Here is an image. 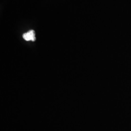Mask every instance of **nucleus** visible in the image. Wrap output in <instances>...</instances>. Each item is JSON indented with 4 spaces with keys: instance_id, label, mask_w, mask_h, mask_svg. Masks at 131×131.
<instances>
[{
    "instance_id": "1",
    "label": "nucleus",
    "mask_w": 131,
    "mask_h": 131,
    "mask_svg": "<svg viewBox=\"0 0 131 131\" xmlns=\"http://www.w3.org/2000/svg\"><path fill=\"white\" fill-rule=\"evenodd\" d=\"M23 38L26 41H35L36 39L35 31L34 30H30L27 33H24L23 35Z\"/></svg>"
}]
</instances>
